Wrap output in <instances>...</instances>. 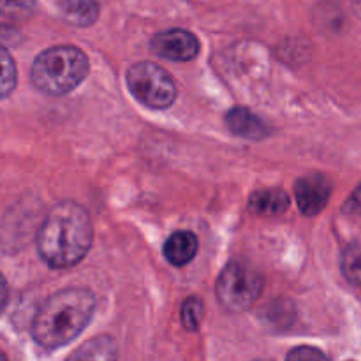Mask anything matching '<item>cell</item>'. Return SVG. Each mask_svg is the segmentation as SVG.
<instances>
[{"instance_id": "1", "label": "cell", "mask_w": 361, "mask_h": 361, "mask_svg": "<svg viewBox=\"0 0 361 361\" xmlns=\"http://www.w3.org/2000/svg\"><path fill=\"white\" fill-rule=\"evenodd\" d=\"M94 229L81 204L63 201L55 204L42 221L37 249L51 268H69L80 263L90 250Z\"/></svg>"}, {"instance_id": "2", "label": "cell", "mask_w": 361, "mask_h": 361, "mask_svg": "<svg viewBox=\"0 0 361 361\" xmlns=\"http://www.w3.org/2000/svg\"><path fill=\"white\" fill-rule=\"evenodd\" d=\"M95 298L90 289L67 288L41 303L32 321V335L46 349L69 344L90 323Z\"/></svg>"}, {"instance_id": "3", "label": "cell", "mask_w": 361, "mask_h": 361, "mask_svg": "<svg viewBox=\"0 0 361 361\" xmlns=\"http://www.w3.org/2000/svg\"><path fill=\"white\" fill-rule=\"evenodd\" d=\"M88 59L76 46H53L32 63V81L41 92L63 95L80 87L88 74Z\"/></svg>"}, {"instance_id": "4", "label": "cell", "mask_w": 361, "mask_h": 361, "mask_svg": "<svg viewBox=\"0 0 361 361\" xmlns=\"http://www.w3.org/2000/svg\"><path fill=\"white\" fill-rule=\"evenodd\" d=\"M263 286L259 271L242 263H229L219 275L215 293L224 309L242 312L257 302Z\"/></svg>"}, {"instance_id": "5", "label": "cell", "mask_w": 361, "mask_h": 361, "mask_svg": "<svg viewBox=\"0 0 361 361\" xmlns=\"http://www.w3.org/2000/svg\"><path fill=\"white\" fill-rule=\"evenodd\" d=\"M127 87L141 104L150 109H166L175 102L176 85L169 73L152 62L134 63L127 71Z\"/></svg>"}, {"instance_id": "6", "label": "cell", "mask_w": 361, "mask_h": 361, "mask_svg": "<svg viewBox=\"0 0 361 361\" xmlns=\"http://www.w3.org/2000/svg\"><path fill=\"white\" fill-rule=\"evenodd\" d=\"M150 48L161 59L173 60V62H189L196 59L200 51V41L189 30L171 28V30L159 32L152 39Z\"/></svg>"}, {"instance_id": "7", "label": "cell", "mask_w": 361, "mask_h": 361, "mask_svg": "<svg viewBox=\"0 0 361 361\" xmlns=\"http://www.w3.org/2000/svg\"><path fill=\"white\" fill-rule=\"evenodd\" d=\"M295 196L303 215L312 217L321 214L331 196L330 180L319 173L302 176L295 185Z\"/></svg>"}, {"instance_id": "8", "label": "cell", "mask_w": 361, "mask_h": 361, "mask_svg": "<svg viewBox=\"0 0 361 361\" xmlns=\"http://www.w3.org/2000/svg\"><path fill=\"white\" fill-rule=\"evenodd\" d=\"M226 123L233 134L243 137V140L259 141L268 136L267 123L247 108H233L226 115Z\"/></svg>"}, {"instance_id": "9", "label": "cell", "mask_w": 361, "mask_h": 361, "mask_svg": "<svg viewBox=\"0 0 361 361\" xmlns=\"http://www.w3.org/2000/svg\"><path fill=\"white\" fill-rule=\"evenodd\" d=\"M197 252V238L190 231L173 233L164 243V257L173 267H185Z\"/></svg>"}, {"instance_id": "10", "label": "cell", "mask_w": 361, "mask_h": 361, "mask_svg": "<svg viewBox=\"0 0 361 361\" xmlns=\"http://www.w3.org/2000/svg\"><path fill=\"white\" fill-rule=\"evenodd\" d=\"M118 348L108 335H101L81 344L67 361H116Z\"/></svg>"}, {"instance_id": "11", "label": "cell", "mask_w": 361, "mask_h": 361, "mask_svg": "<svg viewBox=\"0 0 361 361\" xmlns=\"http://www.w3.org/2000/svg\"><path fill=\"white\" fill-rule=\"evenodd\" d=\"M289 208V196L282 189H261L250 194L249 210L259 215H281Z\"/></svg>"}, {"instance_id": "12", "label": "cell", "mask_w": 361, "mask_h": 361, "mask_svg": "<svg viewBox=\"0 0 361 361\" xmlns=\"http://www.w3.org/2000/svg\"><path fill=\"white\" fill-rule=\"evenodd\" d=\"M60 11L63 18L76 27H88L95 23L99 16L95 0H60Z\"/></svg>"}, {"instance_id": "13", "label": "cell", "mask_w": 361, "mask_h": 361, "mask_svg": "<svg viewBox=\"0 0 361 361\" xmlns=\"http://www.w3.org/2000/svg\"><path fill=\"white\" fill-rule=\"evenodd\" d=\"M342 274L353 286H361V242L351 243L342 252Z\"/></svg>"}, {"instance_id": "14", "label": "cell", "mask_w": 361, "mask_h": 361, "mask_svg": "<svg viewBox=\"0 0 361 361\" xmlns=\"http://www.w3.org/2000/svg\"><path fill=\"white\" fill-rule=\"evenodd\" d=\"M16 63L4 46H0V99H6L16 87Z\"/></svg>"}, {"instance_id": "15", "label": "cell", "mask_w": 361, "mask_h": 361, "mask_svg": "<svg viewBox=\"0 0 361 361\" xmlns=\"http://www.w3.org/2000/svg\"><path fill=\"white\" fill-rule=\"evenodd\" d=\"M34 11L35 0H0V16L9 20H27Z\"/></svg>"}, {"instance_id": "16", "label": "cell", "mask_w": 361, "mask_h": 361, "mask_svg": "<svg viewBox=\"0 0 361 361\" xmlns=\"http://www.w3.org/2000/svg\"><path fill=\"white\" fill-rule=\"evenodd\" d=\"M180 317H182V324L187 330H197L201 317H203V302H201L197 296H189V298L182 303Z\"/></svg>"}, {"instance_id": "17", "label": "cell", "mask_w": 361, "mask_h": 361, "mask_svg": "<svg viewBox=\"0 0 361 361\" xmlns=\"http://www.w3.org/2000/svg\"><path fill=\"white\" fill-rule=\"evenodd\" d=\"M286 361H328L323 351L316 348H309V345H302V348H295L288 355Z\"/></svg>"}, {"instance_id": "18", "label": "cell", "mask_w": 361, "mask_h": 361, "mask_svg": "<svg viewBox=\"0 0 361 361\" xmlns=\"http://www.w3.org/2000/svg\"><path fill=\"white\" fill-rule=\"evenodd\" d=\"M344 210L348 212V214H361V183L356 187L355 192L351 194V197H349L348 203H345Z\"/></svg>"}, {"instance_id": "19", "label": "cell", "mask_w": 361, "mask_h": 361, "mask_svg": "<svg viewBox=\"0 0 361 361\" xmlns=\"http://www.w3.org/2000/svg\"><path fill=\"white\" fill-rule=\"evenodd\" d=\"M7 295H9V291H7V282L6 279H4V275L0 274V312H2L4 307H6Z\"/></svg>"}, {"instance_id": "20", "label": "cell", "mask_w": 361, "mask_h": 361, "mask_svg": "<svg viewBox=\"0 0 361 361\" xmlns=\"http://www.w3.org/2000/svg\"><path fill=\"white\" fill-rule=\"evenodd\" d=\"M353 9H355L356 16L361 20V0H353Z\"/></svg>"}, {"instance_id": "21", "label": "cell", "mask_w": 361, "mask_h": 361, "mask_svg": "<svg viewBox=\"0 0 361 361\" xmlns=\"http://www.w3.org/2000/svg\"><path fill=\"white\" fill-rule=\"evenodd\" d=\"M0 361H7V358H6V356H4V355H2V351H0Z\"/></svg>"}, {"instance_id": "22", "label": "cell", "mask_w": 361, "mask_h": 361, "mask_svg": "<svg viewBox=\"0 0 361 361\" xmlns=\"http://www.w3.org/2000/svg\"><path fill=\"white\" fill-rule=\"evenodd\" d=\"M257 361H263V360H257Z\"/></svg>"}]
</instances>
